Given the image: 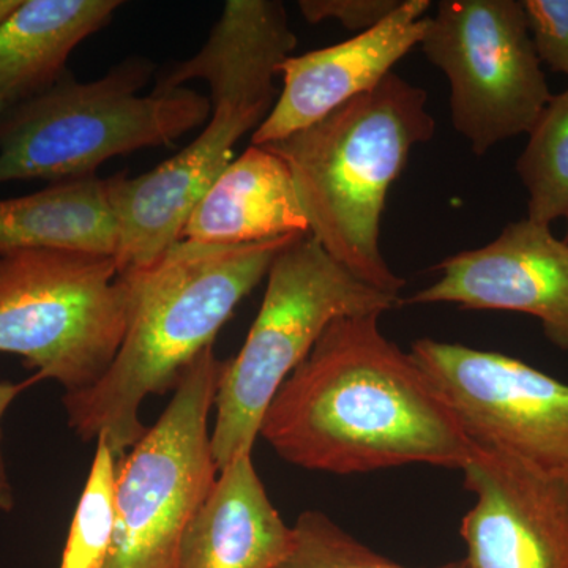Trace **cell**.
<instances>
[{
  "label": "cell",
  "instance_id": "1",
  "mask_svg": "<svg viewBox=\"0 0 568 568\" xmlns=\"http://www.w3.org/2000/svg\"><path fill=\"white\" fill-rule=\"evenodd\" d=\"M379 320L328 325L276 392L260 437L290 465L334 476L410 465L462 470L476 446Z\"/></svg>",
  "mask_w": 568,
  "mask_h": 568
},
{
  "label": "cell",
  "instance_id": "2",
  "mask_svg": "<svg viewBox=\"0 0 568 568\" xmlns=\"http://www.w3.org/2000/svg\"><path fill=\"white\" fill-rule=\"evenodd\" d=\"M295 44L282 2L227 0L204 47L156 80L155 92L207 82L211 118L173 159L138 178L123 171L108 179L121 274L149 267L182 241L194 205L233 162L235 144L271 114L278 99L275 77Z\"/></svg>",
  "mask_w": 568,
  "mask_h": 568
},
{
  "label": "cell",
  "instance_id": "3",
  "mask_svg": "<svg viewBox=\"0 0 568 568\" xmlns=\"http://www.w3.org/2000/svg\"><path fill=\"white\" fill-rule=\"evenodd\" d=\"M246 245L181 241L132 280V320L99 383L63 395L70 428L85 443L106 439L121 459L148 432L141 405L174 390L185 369L213 346L220 328L294 239Z\"/></svg>",
  "mask_w": 568,
  "mask_h": 568
},
{
  "label": "cell",
  "instance_id": "4",
  "mask_svg": "<svg viewBox=\"0 0 568 568\" xmlns=\"http://www.w3.org/2000/svg\"><path fill=\"white\" fill-rule=\"evenodd\" d=\"M424 89L390 73L323 121L264 145L293 174L310 234L361 282L398 295L405 280L381 252L388 192L410 152L435 136Z\"/></svg>",
  "mask_w": 568,
  "mask_h": 568
},
{
  "label": "cell",
  "instance_id": "5",
  "mask_svg": "<svg viewBox=\"0 0 568 568\" xmlns=\"http://www.w3.org/2000/svg\"><path fill=\"white\" fill-rule=\"evenodd\" d=\"M151 59L132 55L99 80L63 74L48 91L0 114V185L95 175L114 156L162 148L211 118V100L192 89L141 95Z\"/></svg>",
  "mask_w": 568,
  "mask_h": 568
},
{
  "label": "cell",
  "instance_id": "6",
  "mask_svg": "<svg viewBox=\"0 0 568 568\" xmlns=\"http://www.w3.org/2000/svg\"><path fill=\"white\" fill-rule=\"evenodd\" d=\"M399 305L402 297L361 282L312 234L284 246L268 268L263 304L244 346L224 361L216 386L211 446L219 473L253 455L276 392L328 325L339 317L383 316Z\"/></svg>",
  "mask_w": 568,
  "mask_h": 568
},
{
  "label": "cell",
  "instance_id": "7",
  "mask_svg": "<svg viewBox=\"0 0 568 568\" xmlns=\"http://www.w3.org/2000/svg\"><path fill=\"white\" fill-rule=\"evenodd\" d=\"M134 291L112 256L20 250L0 254V353L20 355L65 394L99 383L132 320Z\"/></svg>",
  "mask_w": 568,
  "mask_h": 568
},
{
  "label": "cell",
  "instance_id": "8",
  "mask_svg": "<svg viewBox=\"0 0 568 568\" xmlns=\"http://www.w3.org/2000/svg\"><path fill=\"white\" fill-rule=\"evenodd\" d=\"M223 365L213 346L203 351L155 425L118 459L114 538L103 568H175L186 525L219 476L209 417Z\"/></svg>",
  "mask_w": 568,
  "mask_h": 568
},
{
  "label": "cell",
  "instance_id": "9",
  "mask_svg": "<svg viewBox=\"0 0 568 568\" xmlns=\"http://www.w3.org/2000/svg\"><path fill=\"white\" fill-rule=\"evenodd\" d=\"M420 47L446 74L452 125L478 156L529 134L551 100L518 0H443Z\"/></svg>",
  "mask_w": 568,
  "mask_h": 568
},
{
  "label": "cell",
  "instance_id": "10",
  "mask_svg": "<svg viewBox=\"0 0 568 568\" xmlns=\"http://www.w3.org/2000/svg\"><path fill=\"white\" fill-rule=\"evenodd\" d=\"M409 354L476 447L568 474V384L519 358L420 338Z\"/></svg>",
  "mask_w": 568,
  "mask_h": 568
},
{
  "label": "cell",
  "instance_id": "11",
  "mask_svg": "<svg viewBox=\"0 0 568 568\" xmlns=\"http://www.w3.org/2000/svg\"><path fill=\"white\" fill-rule=\"evenodd\" d=\"M462 473L474 506L459 536L473 568H568V474L480 447Z\"/></svg>",
  "mask_w": 568,
  "mask_h": 568
},
{
  "label": "cell",
  "instance_id": "12",
  "mask_svg": "<svg viewBox=\"0 0 568 568\" xmlns=\"http://www.w3.org/2000/svg\"><path fill=\"white\" fill-rule=\"evenodd\" d=\"M439 278L402 305H457L536 317L545 338L568 353V244L549 224L508 223L495 241L436 265Z\"/></svg>",
  "mask_w": 568,
  "mask_h": 568
},
{
  "label": "cell",
  "instance_id": "13",
  "mask_svg": "<svg viewBox=\"0 0 568 568\" xmlns=\"http://www.w3.org/2000/svg\"><path fill=\"white\" fill-rule=\"evenodd\" d=\"M429 0H403L381 24L353 39L290 55L280 65L283 89L271 114L253 133V145L286 140L323 121L355 97L375 91L396 63L424 40Z\"/></svg>",
  "mask_w": 568,
  "mask_h": 568
},
{
  "label": "cell",
  "instance_id": "14",
  "mask_svg": "<svg viewBox=\"0 0 568 568\" xmlns=\"http://www.w3.org/2000/svg\"><path fill=\"white\" fill-rule=\"evenodd\" d=\"M294 547V529L272 504L242 455L220 470L179 545L175 568H276Z\"/></svg>",
  "mask_w": 568,
  "mask_h": 568
},
{
  "label": "cell",
  "instance_id": "15",
  "mask_svg": "<svg viewBox=\"0 0 568 568\" xmlns=\"http://www.w3.org/2000/svg\"><path fill=\"white\" fill-rule=\"evenodd\" d=\"M310 234L290 166L264 145H250L194 205L182 241L246 245Z\"/></svg>",
  "mask_w": 568,
  "mask_h": 568
},
{
  "label": "cell",
  "instance_id": "16",
  "mask_svg": "<svg viewBox=\"0 0 568 568\" xmlns=\"http://www.w3.org/2000/svg\"><path fill=\"white\" fill-rule=\"evenodd\" d=\"M121 7L119 0H22L0 28V102L11 106L52 88L71 52Z\"/></svg>",
  "mask_w": 568,
  "mask_h": 568
},
{
  "label": "cell",
  "instance_id": "17",
  "mask_svg": "<svg viewBox=\"0 0 568 568\" xmlns=\"http://www.w3.org/2000/svg\"><path fill=\"white\" fill-rule=\"evenodd\" d=\"M118 242L108 179H70L0 200V254L63 250L114 257Z\"/></svg>",
  "mask_w": 568,
  "mask_h": 568
},
{
  "label": "cell",
  "instance_id": "18",
  "mask_svg": "<svg viewBox=\"0 0 568 568\" xmlns=\"http://www.w3.org/2000/svg\"><path fill=\"white\" fill-rule=\"evenodd\" d=\"M517 174L528 192V216L549 224L568 213V89L552 95L541 112L525 151L517 160Z\"/></svg>",
  "mask_w": 568,
  "mask_h": 568
},
{
  "label": "cell",
  "instance_id": "19",
  "mask_svg": "<svg viewBox=\"0 0 568 568\" xmlns=\"http://www.w3.org/2000/svg\"><path fill=\"white\" fill-rule=\"evenodd\" d=\"M115 481L118 458L106 439L99 437L59 568H103L106 564L115 529Z\"/></svg>",
  "mask_w": 568,
  "mask_h": 568
},
{
  "label": "cell",
  "instance_id": "20",
  "mask_svg": "<svg viewBox=\"0 0 568 568\" xmlns=\"http://www.w3.org/2000/svg\"><path fill=\"white\" fill-rule=\"evenodd\" d=\"M294 547L276 568H473L466 559L436 567H406L366 547L320 510H306L294 523Z\"/></svg>",
  "mask_w": 568,
  "mask_h": 568
},
{
  "label": "cell",
  "instance_id": "21",
  "mask_svg": "<svg viewBox=\"0 0 568 568\" xmlns=\"http://www.w3.org/2000/svg\"><path fill=\"white\" fill-rule=\"evenodd\" d=\"M523 6L538 59L568 78V0H525Z\"/></svg>",
  "mask_w": 568,
  "mask_h": 568
},
{
  "label": "cell",
  "instance_id": "22",
  "mask_svg": "<svg viewBox=\"0 0 568 568\" xmlns=\"http://www.w3.org/2000/svg\"><path fill=\"white\" fill-rule=\"evenodd\" d=\"M402 2L403 0H301L297 6L310 24L336 21L357 36L381 24Z\"/></svg>",
  "mask_w": 568,
  "mask_h": 568
},
{
  "label": "cell",
  "instance_id": "23",
  "mask_svg": "<svg viewBox=\"0 0 568 568\" xmlns=\"http://www.w3.org/2000/svg\"><path fill=\"white\" fill-rule=\"evenodd\" d=\"M36 383V377H31V379L20 384L0 383V511H3V514H9V511L13 510L14 496L9 476H7L6 463H3L2 418L6 416L7 409H9L11 403L14 402V398Z\"/></svg>",
  "mask_w": 568,
  "mask_h": 568
},
{
  "label": "cell",
  "instance_id": "24",
  "mask_svg": "<svg viewBox=\"0 0 568 568\" xmlns=\"http://www.w3.org/2000/svg\"><path fill=\"white\" fill-rule=\"evenodd\" d=\"M22 0H0V28L20 9Z\"/></svg>",
  "mask_w": 568,
  "mask_h": 568
},
{
  "label": "cell",
  "instance_id": "25",
  "mask_svg": "<svg viewBox=\"0 0 568 568\" xmlns=\"http://www.w3.org/2000/svg\"><path fill=\"white\" fill-rule=\"evenodd\" d=\"M7 108H9V104L0 102V114H2V112L6 111Z\"/></svg>",
  "mask_w": 568,
  "mask_h": 568
},
{
  "label": "cell",
  "instance_id": "26",
  "mask_svg": "<svg viewBox=\"0 0 568 568\" xmlns=\"http://www.w3.org/2000/svg\"><path fill=\"white\" fill-rule=\"evenodd\" d=\"M566 222H567V233H566V239H564V241H566L567 244H568V213H567V216H566Z\"/></svg>",
  "mask_w": 568,
  "mask_h": 568
}]
</instances>
